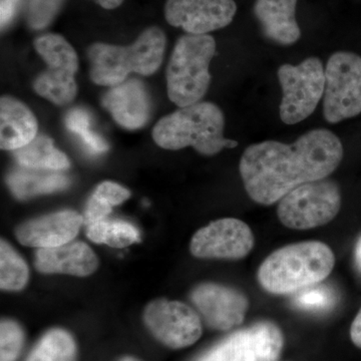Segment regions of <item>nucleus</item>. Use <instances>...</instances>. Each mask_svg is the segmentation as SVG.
<instances>
[{"label": "nucleus", "instance_id": "obj_2", "mask_svg": "<svg viewBox=\"0 0 361 361\" xmlns=\"http://www.w3.org/2000/svg\"><path fill=\"white\" fill-rule=\"evenodd\" d=\"M336 257L323 242L307 241L277 249L258 269L259 284L276 295L297 292L322 283L329 276Z\"/></svg>", "mask_w": 361, "mask_h": 361}, {"label": "nucleus", "instance_id": "obj_15", "mask_svg": "<svg viewBox=\"0 0 361 361\" xmlns=\"http://www.w3.org/2000/svg\"><path fill=\"white\" fill-rule=\"evenodd\" d=\"M84 218L73 211H61L30 220L16 229L23 245L35 248H54L70 243L77 237Z\"/></svg>", "mask_w": 361, "mask_h": 361}, {"label": "nucleus", "instance_id": "obj_20", "mask_svg": "<svg viewBox=\"0 0 361 361\" xmlns=\"http://www.w3.org/2000/svg\"><path fill=\"white\" fill-rule=\"evenodd\" d=\"M7 185L20 200L65 190L70 180L61 171L23 168L14 171L7 178Z\"/></svg>", "mask_w": 361, "mask_h": 361}, {"label": "nucleus", "instance_id": "obj_18", "mask_svg": "<svg viewBox=\"0 0 361 361\" xmlns=\"http://www.w3.org/2000/svg\"><path fill=\"white\" fill-rule=\"evenodd\" d=\"M297 0H256L254 13L267 39L281 45L295 44L301 32L295 18Z\"/></svg>", "mask_w": 361, "mask_h": 361}, {"label": "nucleus", "instance_id": "obj_28", "mask_svg": "<svg viewBox=\"0 0 361 361\" xmlns=\"http://www.w3.org/2000/svg\"><path fill=\"white\" fill-rule=\"evenodd\" d=\"M63 0H28L27 21L35 30L47 27L59 13Z\"/></svg>", "mask_w": 361, "mask_h": 361}, {"label": "nucleus", "instance_id": "obj_21", "mask_svg": "<svg viewBox=\"0 0 361 361\" xmlns=\"http://www.w3.org/2000/svg\"><path fill=\"white\" fill-rule=\"evenodd\" d=\"M14 158L25 168L63 171L70 167L68 157L54 147V141L39 135L23 148L13 151Z\"/></svg>", "mask_w": 361, "mask_h": 361}, {"label": "nucleus", "instance_id": "obj_5", "mask_svg": "<svg viewBox=\"0 0 361 361\" xmlns=\"http://www.w3.org/2000/svg\"><path fill=\"white\" fill-rule=\"evenodd\" d=\"M216 42L209 35H185L178 39L167 68L169 99L180 108L199 103L210 87L209 71Z\"/></svg>", "mask_w": 361, "mask_h": 361}, {"label": "nucleus", "instance_id": "obj_3", "mask_svg": "<svg viewBox=\"0 0 361 361\" xmlns=\"http://www.w3.org/2000/svg\"><path fill=\"white\" fill-rule=\"evenodd\" d=\"M225 118L215 104L199 102L180 108L161 118L153 130V139L161 148L177 149L193 147L204 156H214L238 142L224 137Z\"/></svg>", "mask_w": 361, "mask_h": 361}, {"label": "nucleus", "instance_id": "obj_8", "mask_svg": "<svg viewBox=\"0 0 361 361\" xmlns=\"http://www.w3.org/2000/svg\"><path fill=\"white\" fill-rule=\"evenodd\" d=\"M35 47L47 65V70L35 80V92L58 106L71 104L78 92L75 75L78 59L75 49L65 37L56 33L37 37Z\"/></svg>", "mask_w": 361, "mask_h": 361}, {"label": "nucleus", "instance_id": "obj_34", "mask_svg": "<svg viewBox=\"0 0 361 361\" xmlns=\"http://www.w3.org/2000/svg\"><path fill=\"white\" fill-rule=\"evenodd\" d=\"M355 262L356 266H357L358 270H360L361 273V237L360 239L358 240L357 244H356Z\"/></svg>", "mask_w": 361, "mask_h": 361}, {"label": "nucleus", "instance_id": "obj_11", "mask_svg": "<svg viewBox=\"0 0 361 361\" xmlns=\"http://www.w3.org/2000/svg\"><path fill=\"white\" fill-rule=\"evenodd\" d=\"M144 318L154 336L171 348H187L202 336L200 316L179 301H153L147 306Z\"/></svg>", "mask_w": 361, "mask_h": 361}, {"label": "nucleus", "instance_id": "obj_26", "mask_svg": "<svg viewBox=\"0 0 361 361\" xmlns=\"http://www.w3.org/2000/svg\"><path fill=\"white\" fill-rule=\"evenodd\" d=\"M293 304L299 310L325 311L334 304V291L324 285L316 284L297 292Z\"/></svg>", "mask_w": 361, "mask_h": 361}, {"label": "nucleus", "instance_id": "obj_1", "mask_svg": "<svg viewBox=\"0 0 361 361\" xmlns=\"http://www.w3.org/2000/svg\"><path fill=\"white\" fill-rule=\"evenodd\" d=\"M343 146L329 130L315 129L290 145L266 141L251 145L239 171L249 197L269 206L306 183L326 179L341 165Z\"/></svg>", "mask_w": 361, "mask_h": 361}, {"label": "nucleus", "instance_id": "obj_14", "mask_svg": "<svg viewBox=\"0 0 361 361\" xmlns=\"http://www.w3.org/2000/svg\"><path fill=\"white\" fill-rule=\"evenodd\" d=\"M191 300L207 325L222 331L241 325L249 308L245 294L216 283L198 285L192 291Z\"/></svg>", "mask_w": 361, "mask_h": 361}, {"label": "nucleus", "instance_id": "obj_35", "mask_svg": "<svg viewBox=\"0 0 361 361\" xmlns=\"http://www.w3.org/2000/svg\"><path fill=\"white\" fill-rule=\"evenodd\" d=\"M121 361H137V360H135V358H132V357H126V358H123V360H122Z\"/></svg>", "mask_w": 361, "mask_h": 361}, {"label": "nucleus", "instance_id": "obj_32", "mask_svg": "<svg viewBox=\"0 0 361 361\" xmlns=\"http://www.w3.org/2000/svg\"><path fill=\"white\" fill-rule=\"evenodd\" d=\"M351 341L357 348H361V308L358 311L357 315L355 316L353 324L350 327Z\"/></svg>", "mask_w": 361, "mask_h": 361}, {"label": "nucleus", "instance_id": "obj_4", "mask_svg": "<svg viewBox=\"0 0 361 361\" xmlns=\"http://www.w3.org/2000/svg\"><path fill=\"white\" fill-rule=\"evenodd\" d=\"M166 35L160 27L147 28L129 47L92 44L87 51L90 78L96 85L115 87L127 80L130 73L154 75L163 63Z\"/></svg>", "mask_w": 361, "mask_h": 361}, {"label": "nucleus", "instance_id": "obj_29", "mask_svg": "<svg viewBox=\"0 0 361 361\" xmlns=\"http://www.w3.org/2000/svg\"><path fill=\"white\" fill-rule=\"evenodd\" d=\"M94 195L113 207L120 205L130 196L129 190L113 182L102 183L97 186Z\"/></svg>", "mask_w": 361, "mask_h": 361}, {"label": "nucleus", "instance_id": "obj_24", "mask_svg": "<svg viewBox=\"0 0 361 361\" xmlns=\"http://www.w3.org/2000/svg\"><path fill=\"white\" fill-rule=\"evenodd\" d=\"M28 268L23 259L6 241L0 246V287L20 291L27 283Z\"/></svg>", "mask_w": 361, "mask_h": 361}, {"label": "nucleus", "instance_id": "obj_25", "mask_svg": "<svg viewBox=\"0 0 361 361\" xmlns=\"http://www.w3.org/2000/svg\"><path fill=\"white\" fill-rule=\"evenodd\" d=\"M68 130L78 135L85 148L92 154H102L108 151V142L104 137L90 130V116L82 109H73L66 118Z\"/></svg>", "mask_w": 361, "mask_h": 361}, {"label": "nucleus", "instance_id": "obj_9", "mask_svg": "<svg viewBox=\"0 0 361 361\" xmlns=\"http://www.w3.org/2000/svg\"><path fill=\"white\" fill-rule=\"evenodd\" d=\"M361 114V56L353 52L332 54L325 68L323 116L341 123Z\"/></svg>", "mask_w": 361, "mask_h": 361}, {"label": "nucleus", "instance_id": "obj_22", "mask_svg": "<svg viewBox=\"0 0 361 361\" xmlns=\"http://www.w3.org/2000/svg\"><path fill=\"white\" fill-rule=\"evenodd\" d=\"M87 237L94 243L113 248H125L140 242V232L134 225L122 220H102L89 225Z\"/></svg>", "mask_w": 361, "mask_h": 361}, {"label": "nucleus", "instance_id": "obj_33", "mask_svg": "<svg viewBox=\"0 0 361 361\" xmlns=\"http://www.w3.org/2000/svg\"><path fill=\"white\" fill-rule=\"evenodd\" d=\"M104 9H115L123 4V0H94Z\"/></svg>", "mask_w": 361, "mask_h": 361}, {"label": "nucleus", "instance_id": "obj_17", "mask_svg": "<svg viewBox=\"0 0 361 361\" xmlns=\"http://www.w3.org/2000/svg\"><path fill=\"white\" fill-rule=\"evenodd\" d=\"M99 266L96 254L87 244L73 242L54 248L39 249L35 255V267L42 273H61L85 277Z\"/></svg>", "mask_w": 361, "mask_h": 361}, {"label": "nucleus", "instance_id": "obj_13", "mask_svg": "<svg viewBox=\"0 0 361 361\" xmlns=\"http://www.w3.org/2000/svg\"><path fill=\"white\" fill-rule=\"evenodd\" d=\"M236 11L234 0H167L165 18L188 35H202L229 25Z\"/></svg>", "mask_w": 361, "mask_h": 361}, {"label": "nucleus", "instance_id": "obj_31", "mask_svg": "<svg viewBox=\"0 0 361 361\" xmlns=\"http://www.w3.org/2000/svg\"><path fill=\"white\" fill-rule=\"evenodd\" d=\"M20 6V0H0V23L1 28L6 27L13 20Z\"/></svg>", "mask_w": 361, "mask_h": 361}, {"label": "nucleus", "instance_id": "obj_27", "mask_svg": "<svg viewBox=\"0 0 361 361\" xmlns=\"http://www.w3.org/2000/svg\"><path fill=\"white\" fill-rule=\"evenodd\" d=\"M23 343V330L18 323L4 320L0 326V361H16Z\"/></svg>", "mask_w": 361, "mask_h": 361}, {"label": "nucleus", "instance_id": "obj_10", "mask_svg": "<svg viewBox=\"0 0 361 361\" xmlns=\"http://www.w3.org/2000/svg\"><path fill=\"white\" fill-rule=\"evenodd\" d=\"M283 346L281 329L264 320L226 337L196 361H277Z\"/></svg>", "mask_w": 361, "mask_h": 361}, {"label": "nucleus", "instance_id": "obj_23", "mask_svg": "<svg viewBox=\"0 0 361 361\" xmlns=\"http://www.w3.org/2000/svg\"><path fill=\"white\" fill-rule=\"evenodd\" d=\"M75 356L73 337L65 330L54 329L40 339L26 361H73Z\"/></svg>", "mask_w": 361, "mask_h": 361}, {"label": "nucleus", "instance_id": "obj_7", "mask_svg": "<svg viewBox=\"0 0 361 361\" xmlns=\"http://www.w3.org/2000/svg\"><path fill=\"white\" fill-rule=\"evenodd\" d=\"M278 80L283 92L279 106L280 118L286 125H295L312 115L325 89L322 61L312 56L298 66H280Z\"/></svg>", "mask_w": 361, "mask_h": 361}, {"label": "nucleus", "instance_id": "obj_12", "mask_svg": "<svg viewBox=\"0 0 361 361\" xmlns=\"http://www.w3.org/2000/svg\"><path fill=\"white\" fill-rule=\"evenodd\" d=\"M255 244L253 232L245 222L235 218L214 221L196 232L190 244L195 257L240 260Z\"/></svg>", "mask_w": 361, "mask_h": 361}, {"label": "nucleus", "instance_id": "obj_16", "mask_svg": "<svg viewBox=\"0 0 361 361\" xmlns=\"http://www.w3.org/2000/svg\"><path fill=\"white\" fill-rule=\"evenodd\" d=\"M103 106L121 127L128 130L144 127L151 113L148 92L135 78L111 87L103 97Z\"/></svg>", "mask_w": 361, "mask_h": 361}, {"label": "nucleus", "instance_id": "obj_6", "mask_svg": "<svg viewBox=\"0 0 361 361\" xmlns=\"http://www.w3.org/2000/svg\"><path fill=\"white\" fill-rule=\"evenodd\" d=\"M341 208V192L337 183L322 179L292 190L279 201L278 219L294 230H308L329 224Z\"/></svg>", "mask_w": 361, "mask_h": 361}, {"label": "nucleus", "instance_id": "obj_19", "mask_svg": "<svg viewBox=\"0 0 361 361\" xmlns=\"http://www.w3.org/2000/svg\"><path fill=\"white\" fill-rule=\"evenodd\" d=\"M37 121L25 104L11 97L0 101V147L16 151L37 137Z\"/></svg>", "mask_w": 361, "mask_h": 361}, {"label": "nucleus", "instance_id": "obj_30", "mask_svg": "<svg viewBox=\"0 0 361 361\" xmlns=\"http://www.w3.org/2000/svg\"><path fill=\"white\" fill-rule=\"evenodd\" d=\"M113 210V206L106 203L103 199L92 195L87 204L85 209L84 222L87 225H92L94 223L104 220L106 216Z\"/></svg>", "mask_w": 361, "mask_h": 361}]
</instances>
